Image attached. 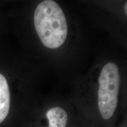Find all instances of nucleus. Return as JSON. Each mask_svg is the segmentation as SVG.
<instances>
[{"label":"nucleus","instance_id":"obj_1","mask_svg":"<svg viewBox=\"0 0 127 127\" xmlns=\"http://www.w3.org/2000/svg\"><path fill=\"white\" fill-rule=\"evenodd\" d=\"M35 28L45 47L58 48L66 40L67 22L63 9L56 2L45 0L39 3L34 12Z\"/></svg>","mask_w":127,"mask_h":127},{"label":"nucleus","instance_id":"obj_2","mask_svg":"<svg viewBox=\"0 0 127 127\" xmlns=\"http://www.w3.org/2000/svg\"><path fill=\"white\" fill-rule=\"evenodd\" d=\"M120 72L117 64L109 63L103 67L99 78L98 104L104 120L112 117L117 108L120 88Z\"/></svg>","mask_w":127,"mask_h":127},{"label":"nucleus","instance_id":"obj_3","mask_svg":"<svg viewBox=\"0 0 127 127\" xmlns=\"http://www.w3.org/2000/svg\"><path fill=\"white\" fill-rule=\"evenodd\" d=\"M10 102L8 84L4 76L0 74V124L5 120L8 115Z\"/></svg>","mask_w":127,"mask_h":127},{"label":"nucleus","instance_id":"obj_4","mask_svg":"<svg viewBox=\"0 0 127 127\" xmlns=\"http://www.w3.org/2000/svg\"><path fill=\"white\" fill-rule=\"evenodd\" d=\"M46 116L49 122L48 127H66L68 115L61 108H52L47 111Z\"/></svg>","mask_w":127,"mask_h":127},{"label":"nucleus","instance_id":"obj_5","mask_svg":"<svg viewBox=\"0 0 127 127\" xmlns=\"http://www.w3.org/2000/svg\"><path fill=\"white\" fill-rule=\"evenodd\" d=\"M124 9H125V14H127V3H126L125 5V7H124Z\"/></svg>","mask_w":127,"mask_h":127}]
</instances>
